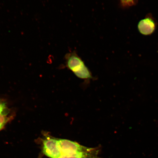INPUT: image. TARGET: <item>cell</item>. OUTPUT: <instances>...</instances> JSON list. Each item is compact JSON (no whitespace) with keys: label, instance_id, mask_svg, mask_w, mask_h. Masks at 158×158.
Returning a JSON list of instances; mask_svg holds the SVG:
<instances>
[{"label":"cell","instance_id":"8992f818","mask_svg":"<svg viewBox=\"0 0 158 158\" xmlns=\"http://www.w3.org/2000/svg\"><path fill=\"white\" fill-rule=\"evenodd\" d=\"M123 0H121V2H123Z\"/></svg>","mask_w":158,"mask_h":158},{"label":"cell","instance_id":"5b68a950","mask_svg":"<svg viewBox=\"0 0 158 158\" xmlns=\"http://www.w3.org/2000/svg\"><path fill=\"white\" fill-rule=\"evenodd\" d=\"M6 109V105L5 103L0 100V114L5 111Z\"/></svg>","mask_w":158,"mask_h":158},{"label":"cell","instance_id":"277c9868","mask_svg":"<svg viewBox=\"0 0 158 158\" xmlns=\"http://www.w3.org/2000/svg\"><path fill=\"white\" fill-rule=\"evenodd\" d=\"M6 115V110L0 114V130L3 127L8 120Z\"/></svg>","mask_w":158,"mask_h":158},{"label":"cell","instance_id":"7a4b0ae2","mask_svg":"<svg viewBox=\"0 0 158 158\" xmlns=\"http://www.w3.org/2000/svg\"><path fill=\"white\" fill-rule=\"evenodd\" d=\"M67 65L68 68L74 74L82 70L86 65L80 58L75 54H72L67 58Z\"/></svg>","mask_w":158,"mask_h":158},{"label":"cell","instance_id":"3957f363","mask_svg":"<svg viewBox=\"0 0 158 158\" xmlns=\"http://www.w3.org/2000/svg\"><path fill=\"white\" fill-rule=\"evenodd\" d=\"M138 28L142 34L145 35H151L155 31V23L152 19L147 18L139 22L138 25Z\"/></svg>","mask_w":158,"mask_h":158},{"label":"cell","instance_id":"6da1fadb","mask_svg":"<svg viewBox=\"0 0 158 158\" xmlns=\"http://www.w3.org/2000/svg\"><path fill=\"white\" fill-rule=\"evenodd\" d=\"M99 151L97 148L84 147L76 142L47 134L42 139V152L50 158H99Z\"/></svg>","mask_w":158,"mask_h":158}]
</instances>
